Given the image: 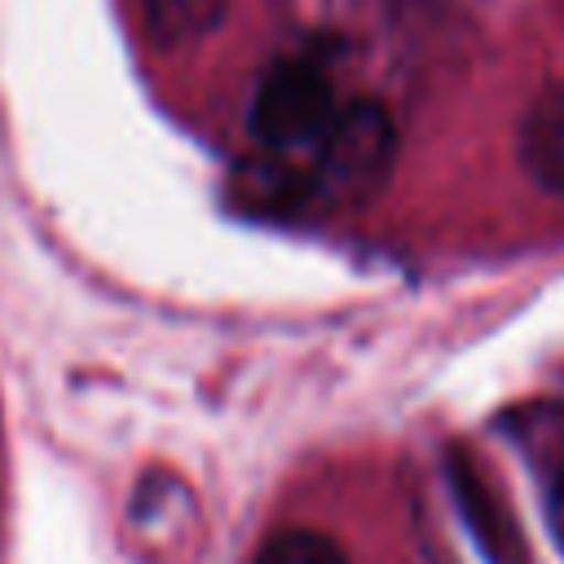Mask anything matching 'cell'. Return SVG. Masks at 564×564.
<instances>
[{"label":"cell","instance_id":"obj_1","mask_svg":"<svg viewBox=\"0 0 564 564\" xmlns=\"http://www.w3.org/2000/svg\"><path fill=\"white\" fill-rule=\"evenodd\" d=\"M397 159V128L379 101H344L326 132L308 145V189L330 203H361L379 194Z\"/></svg>","mask_w":564,"mask_h":564},{"label":"cell","instance_id":"obj_3","mask_svg":"<svg viewBox=\"0 0 564 564\" xmlns=\"http://www.w3.org/2000/svg\"><path fill=\"white\" fill-rule=\"evenodd\" d=\"M516 159L542 194L564 198V84L542 88L520 115Z\"/></svg>","mask_w":564,"mask_h":564},{"label":"cell","instance_id":"obj_4","mask_svg":"<svg viewBox=\"0 0 564 564\" xmlns=\"http://www.w3.org/2000/svg\"><path fill=\"white\" fill-rule=\"evenodd\" d=\"M141 4H145V26L163 48L203 40L225 18V0H141Z\"/></svg>","mask_w":564,"mask_h":564},{"label":"cell","instance_id":"obj_5","mask_svg":"<svg viewBox=\"0 0 564 564\" xmlns=\"http://www.w3.org/2000/svg\"><path fill=\"white\" fill-rule=\"evenodd\" d=\"M256 564H348V555L317 529H282L260 546Z\"/></svg>","mask_w":564,"mask_h":564},{"label":"cell","instance_id":"obj_6","mask_svg":"<svg viewBox=\"0 0 564 564\" xmlns=\"http://www.w3.org/2000/svg\"><path fill=\"white\" fill-rule=\"evenodd\" d=\"M551 529H555V538H560V546H564V476H560L555 489H551Z\"/></svg>","mask_w":564,"mask_h":564},{"label":"cell","instance_id":"obj_2","mask_svg":"<svg viewBox=\"0 0 564 564\" xmlns=\"http://www.w3.org/2000/svg\"><path fill=\"white\" fill-rule=\"evenodd\" d=\"M335 110L339 101H335V84L326 66L313 57H282L260 75L251 93L247 128L264 150L300 154L326 132Z\"/></svg>","mask_w":564,"mask_h":564}]
</instances>
